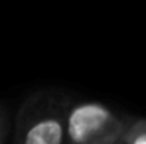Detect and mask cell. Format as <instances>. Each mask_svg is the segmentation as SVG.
Returning <instances> with one entry per match:
<instances>
[{
	"label": "cell",
	"mask_w": 146,
	"mask_h": 144,
	"mask_svg": "<svg viewBox=\"0 0 146 144\" xmlns=\"http://www.w3.org/2000/svg\"><path fill=\"white\" fill-rule=\"evenodd\" d=\"M69 101L61 89L30 93L16 113L12 144H65Z\"/></svg>",
	"instance_id": "obj_1"
},
{
	"label": "cell",
	"mask_w": 146,
	"mask_h": 144,
	"mask_svg": "<svg viewBox=\"0 0 146 144\" xmlns=\"http://www.w3.org/2000/svg\"><path fill=\"white\" fill-rule=\"evenodd\" d=\"M8 134H10V117L6 107L0 103V144H6Z\"/></svg>",
	"instance_id": "obj_4"
},
{
	"label": "cell",
	"mask_w": 146,
	"mask_h": 144,
	"mask_svg": "<svg viewBox=\"0 0 146 144\" xmlns=\"http://www.w3.org/2000/svg\"><path fill=\"white\" fill-rule=\"evenodd\" d=\"M134 119L99 101L71 99L67 107L65 144H107L124 136Z\"/></svg>",
	"instance_id": "obj_2"
},
{
	"label": "cell",
	"mask_w": 146,
	"mask_h": 144,
	"mask_svg": "<svg viewBox=\"0 0 146 144\" xmlns=\"http://www.w3.org/2000/svg\"><path fill=\"white\" fill-rule=\"evenodd\" d=\"M128 144H146V119H134L132 126L124 134Z\"/></svg>",
	"instance_id": "obj_3"
},
{
	"label": "cell",
	"mask_w": 146,
	"mask_h": 144,
	"mask_svg": "<svg viewBox=\"0 0 146 144\" xmlns=\"http://www.w3.org/2000/svg\"><path fill=\"white\" fill-rule=\"evenodd\" d=\"M107 144H128V140H126V136H121V138H115V140H111Z\"/></svg>",
	"instance_id": "obj_5"
}]
</instances>
